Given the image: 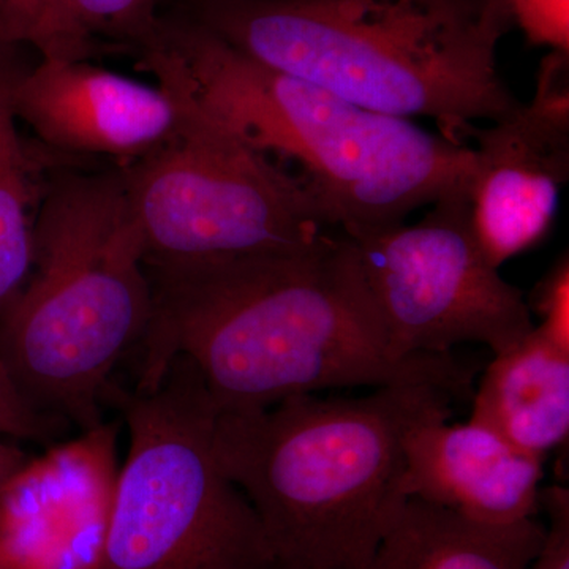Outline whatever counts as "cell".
<instances>
[{
    "label": "cell",
    "instance_id": "1",
    "mask_svg": "<svg viewBox=\"0 0 569 569\" xmlns=\"http://www.w3.org/2000/svg\"><path fill=\"white\" fill-rule=\"evenodd\" d=\"M146 271L152 310L134 391L156 388L183 356L217 413L407 383L436 385L458 400L473 396V373L451 355L402 358L392 350L358 252L340 230L307 249Z\"/></svg>",
    "mask_w": 569,
    "mask_h": 569
},
{
    "label": "cell",
    "instance_id": "2",
    "mask_svg": "<svg viewBox=\"0 0 569 569\" xmlns=\"http://www.w3.org/2000/svg\"><path fill=\"white\" fill-rule=\"evenodd\" d=\"M236 50L367 110L427 118L463 142L520 102L498 70L508 0H189Z\"/></svg>",
    "mask_w": 569,
    "mask_h": 569
},
{
    "label": "cell",
    "instance_id": "3",
    "mask_svg": "<svg viewBox=\"0 0 569 569\" xmlns=\"http://www.w3.org/2000/svg\"><path fill=\"white\" fill-rule=\"evenodd\" d=\"M141 62L178 81L254 151L298 164L307 192L343 233L403 223L422 206L470 194L475 152L467 142L271 69L192 18H160Z\"/></svg>",
    "mask_w": 569,
    "mask_h": 569
},
{
    "label": "cell",
    "instance_id": "4",
    "mask_svg": "<svg viewBox=\"0 0 569 569\" xmlns=\"http://www.w3.org/2000/svg\"><path fill=\"white\" fill-rule=\"evenodd\" d=\"M455 400L430 383L288 397L264 410L217 413L213 452L277 559L301 569H370L403 501V440Z\"/></svg>",
    "mask_w": 569,
    "mask_h": 569
},
{
    "label": "cell",
    "instance_id": "5",
    "mask_svg": "<svg viewBox=\"0 0 569 569\" xmlns=\"http://www.w3.org/2000/svg\"><path fill=\"white\" fill-rule=\"evenodd\" d=\"M32 241L31 274L0 317V361L37 417L93 430L108 377L152 310L122 168L52 174Z\"/></svg>",
    "mask_w": 569,
    "mask_h": 569
},
{
    "label": "cell",
    "instance_id": "6",
    "mask_svg": "<svg viewBox=\"0 0 569 569\" xmlns=\"http://www.w3.org/2000/svg\"><path fill=\"white\" fill-rule=\"evenodd\" d=\"M119 403L130 449L96 569L271 567L252 505L217 462V410L192 362L178 356L156 388Z\"/></svg>",
    "mask_w": 569,
    "mask_h": 569
},
{
    "label": "cell",
    "instance_id": "7",
    "mask_svg": "<svg viewBox=\"0 0 569 569\" xmlns=\"http://www.w3.org/2000/svg\"><path fill=\"white\" fill-rule=\"evenodd\" d=\"M156 78L181 104V126L122 168L146 264L290 252L336 230L298 176L247 146L178 81Z\"/></svg>",
    "mask_w": 569,
    "mask_h": 569
},
{
    "label": "cell",
    "instance_id": "8",
    "mask_svg": "<svg viewBox=\"0 0 569 569\" xmlns=\"http://www.w3.org/2000/svg\"><path fill=\"white\" fill-rule=\"evenodd\" d=\"M343 234L402 358L449 355L460 343H485L497 356L533 331L522 290L479 244L470 194L441 198L413 224Z\"/></svg>",
    "mask_w": 569,
    "mask_h": 569
},
{
    "label": "cell",
    "instance_id": "9",
    "mask_svg": "<svg viewBox=\"0 0 569 569\" xmlns=\"http://www.w3.org/2000/svg\"><path fill=\"white\" fill-rule=\"evenodd\" d=\"M467 140L475 141V231L500 269L548 236L568 181L569 52L550 51L542 59L529 104L490 127H468Z\"/></svg>",
    "mask_w": 569,
    "mask_h": 569
},
{
    "label": "cell",
    "instance_id": "10",
    "mask_svg": "<svg viewBox=\"0 0 569 569\" xmlns=\"http://www.w3.org/2000/svg\"><path fill=\"white\" fill-rule=\"evenodd\" d=\"M11 103L50 152L103 157L118 168L144 159L181 126V104L162 84H148L89 61L43 59L26 66Z\"/></svg>",
    "mask_w": 569,
    "mask_h": 569
},
{
    "label": "cell",
    "instance_id": "11",
    "mask_svg": "<svg viewBox=\"0 0 569 569\" xmlns=\"http://www.w3.org/2000/svg\"><path fill=\"white\" fill-rule=\"evenodd\" d=\"M452 410L430 415L403 440L399 492L486 526L537 518L545 460L477 421L451 425Z\"/></svg>",
    "mask_w": 569,
    "mask_h": 569
},
{
    "label": "cell",
    "instance_id": "12",
    "mask_svg": "<svg viewBox=\"0 0 569 569\" xmlns=\"http://www.w3.org/2000/svg\"><path fill=\"white\" fill-rule=\"evenodd\" d=\"M470 419L542 460L567 447L569 348L535 325L519 343L493 356L473 391Z\"/></svg>",
    "mask_w": 569,
    "mask_h": 569
},
{
    "label": "cell",
    "instance_id": "13",
    "mask_svg": "<svg viewBox=\"0 0 569 569\" xmlns=\"http://www.w3.org/2000/svg\"><path fill=\"white\" fill-rule=\"evenodd\" d=\"M546 537L537 518L486 526L406 498L378 542L370 569H530Z\"/></svg>",
    "mask_w": 569,
    "mask_h": 569
},
{
    "label": "cell",
    "instance_id": "14",
    "mask_svg": "<svg viewBox=\"0 0 569 569\" xmlns=\"http://www.w3.org/2000/svg\"><path fill=\"white\" fill-rule=\"evenodd\" d=\"M18 44L0 47V317L24 287L32 269L33 222L48 160L21 137L11 91L26 63Z\"/></svg>",
    "mask_w": 569,
    "mask_h": 569
},
{
    "label": "cell",
    "instance_id": "15",
    "mask_svg": "<svg viewBox=\"0 0 569 569\" xmlns=\"http://www.w3.org/2000/svg\"><path fill=\"white\" fill-rule=\"evenodd\" d=\"M157 0H54L43 59L88 61L102 39L141 48L159 28Z\"/></svg>",
    "mask_w": 569,
    "mask_h": 569
},
{
    "label": "cell",
    "instance_id": "16",
    "mask_svg": "<svg viewBox=\"0 0 569 569\" xmlns=\"http://www.w3.org/2000/svg\"><path fill=\"white\" fill-rule=\"evenodd\" d=\"M508 6L530 44L569 52V0H508Z\"/></svg>",
    "mask_w": 569,
    "mask_h": 569
},
{
    "label": "cell",
    "instance_id": "17",
    "mask_svg": "<svg viewBox=\"0 0 569 569\" xmlns=\"http://www.w3.org/2000/svg\"><path fill=\"white\" fill-rule=\"evenodd\" d=\"M54 0H0V47L31 44L43 52L50 40Z\"/></svg>",
    "mask_w": 569,
    "mask_h": 569
},
{
    "label": "cell",
    "instance_id": "18",
    "mask_svg": "<svg viewBox=\"0 0 569 569\" xmlns=\"http://www.w3.org/2000/svg\"><path fill=\"white\" fill-rule=\"evenodd\" d=\"M530 312L541 318L538 328L560 346L569 348V261L563 254L535 288Z\"/></svg>",
    "mask_w": 569,
    "mask_h": 569
},
{
    "label": "cell",
    "instance_id": "19",
    "mask_svg": "<svg viewBox=\"0 0 569 569\" xmlns=\"http://www.w3.org/2000/svg\"><path fill=\"white\" fill-rule=\"evenodd\" d=\"M541 509L549 527L530 569H569V490L559 485L541 489Z\"/></svg>",
    "mask_w": 569,
    "mask_h": 569
},
{
    "label": "cell",
    "instance_id": "20",
    "mask_svg": "<svg viewBox=\"0 0 569 569\" xmlns=\"http://www.w3.org/2000/svg\"><path fill=\"white\" fill-rule=\"evenodd\" d=\"M54 426L26 406L0 361V436L47 440Z\"/></svg>",
    "mask_w": 569,
    "mask_h": 569
},
{
    "label": "cell",
    "instance_id": "21",
    "mask_svg": "<svg viewBox=\"0 0 569 569\" xmlns=\"http://www.w3.org/2000/svg\"><path fill=\"white\" fill-rule=\"evenodd\" d=\"M22 471V455L18 449L0 441V490Z\"/></svg>",
    "mask_w": 569,
    "mask_h": 569
},
{
    "label": "cell",
    "instance_id": "22",
    "mask_svg": "<svg viewBox=\"0 0 569 569\" xmlns=\"http://www.w3.org/2000/svg\"><path fill=\"white\" fill-rule=\"evenodd\" d=\"M266 569H301L298 567H293V565L284 563V561L277 559L274 563L271 565V567H268Z\"/></svg>",
    "mask_w": 569,
    "mask_h": 569
}]
</instances>
